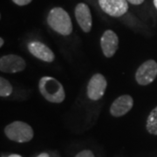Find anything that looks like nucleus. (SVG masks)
<instances>
[{
    "mask_svg": "<svg viewBox=\"0 0 157 157\" xmlns=\"http://www.w3.org/2000/svg\"><path fill=\"white\" fill-rule=\"evenodd\" d=\"M39 90L45 100L52 103L59 104L65 101L66 93L62 84L56 78L45 76L39 79Z\"/></svg>",
    "mask_w": 157,
    "mask_h": 157,
    "instance_id": "obj_1",
    "label": "nucleus"
},
{
    "mask_svg": "<svg viewBox=\"0 0 157 157\" xmlns=\"http://www.w3.org/2000/svg\"><path fill=\"white\" fill-rule=\"evenodd\" d=\"M47 23L53 31L63 36H68L73 32L71 17L60 7H55L51 10L47 17Z\"/></svg>",
    "mask_w": 157,
    "mask_h": 157,
    "instance_id": "obj_2",
    "label": "nucleus"
},
{
    "mask_svg": "<svg viewBox=\"0 0 157 157\" xmlns=\"http://www.w3.org/2000/svg\"><path fill=\"white\" fill-rule=\"evenodd\" d=\"M5 134L9 140L17 143H25L33 140L34 132L33 128L24 121H13L7 125Z\"/></svg>",
    "mask_w": 157,
    "mask_h": 157,
    "instance_id": "obj_3",
    "label": "nucleus"
},
{
    "mask_svg": "<svg viewBox=\"0 0 157 157\" xmlns=\"http://www.w3.org/2000/svg\"><path fill=\"white\" fill-rule=\"evenodd\" d=\"M157 77V63L154 59H148L141 64L135 73V80L140 86L152 83Z\"/></svg>",
    "mask_w": 157,
    "mask_h": 157,
    "instance_id": "obj_4",
    "label": "nucleus"
},
{
    "mask_svg": "<svg viewBox=\"0 0 157 157\" xmlns=\"http://www.w3.org/2000/svg\"><path fill=\"white\" fill-rule=\"evenodd\" d=\"M107 87L106 78L101 73H95L87 84L86 94L91 101H99L105 94Z\"/></svg>",
    "mask_w": 157,
    "mask_h": 157,
    "instance_id": "obj_5",
    "label": "nucleus"
},
{
    "mask_svg": "<svg viewBox=\"0 0 157 157\" xmlns=\"http://www.w3.org/2000/svg\"><path fill=\"white\" fill-rule=\"evenodd\" d=\"M26 67V63L22 57L15 54H8L0 59V71L2 73H16L22 72Z\"/></svg>",
    "mask_w": 157,
    "mask_h": 157,
    "instance_id": "obj_6",
    "label": "nucleus"
},
{
    "mask_svg": "<svg viewBox=\"0 0 157 157\" xmlns=\"http://www.w3.org/2000/svg\"><path fill=\"white\" fill-rule=\"evenodd\" d=\"M99 5L104 12L114 17L123 16L128 10L127 0H99Z\"/></svg>",
    "mask_w": 157,
    "mask_h": 157,
    "instance_id": "obj_7",
    "label": "nucleus"
},
{
    "mask_svg": "<svg viewBox=\"0 0 157 157\" xmlns=\"http://www.w3.org/2000/svg\"><path fill=\"white\" fill-rule=\"evenodd\" d=\"M101 50L107 58H112L119 47V38L112 30H107L101 38Z\"/></svg>",
    "mask_w": 157,
    "mask_h": 157,
    "instance_id": "obj_8",
    "label": "nucleus"
},
{
    "mask_svg": "<svg viewBox=\"0 0 157 157\" xmlns=\"http://www.w3.org/2000/svg\"><path fill=\"white\" fill-rule=\"evenodd\" d=\"M134 106V100L128 94L118 97L110 107V113L113 117H121L132 109Z\"/></svg>",
    "mask_w": 157,
    "mask_h": 157,
    "instance_id": "obj_9",
    "label": "nucleus"
},
{
    "mask_svg": "<svg viewBox=\"0 0 157 157\" xmlns=\"http://www.w3.org/2000/svg\"><path fill=\"white\" fill-rule=\"evenodd\" d=\"M75 17L79 27L84 33H89L92 29L93 18L89 7L84 3H79L75 7Z\"/></svg>",
    "mask_w": 157,
    "mask_h": 157,
    "instance_id": "obj_10",
    "label": "nucleus"
},
{
    "mask_svg": "<svg viewBox=\"0 0 157 157\" xmlns=\"http://www.w3.org/2000/svg\"><path fill=\"white\" fill-rule=\"evenodd\" d=\"M28 50L35 58L42 61L51 63L55 59L54 52L47 45L39 41H33L29 43Z\"/></svg>",
    "mask_w": 157,
    "mask_h": 157,
    "instance_id": "obj_11",
    "label": "nucleus"
},
{
    "mask_svg": "<svg viewBox=\"0 0 157 157\" xmlns=\"http://www.w3.org/2000/svg\"><path fill=\"white\" fill-rule=\"evenodd\" d=\"M146 128L149 134L157 135V107H155L147 116Z\"/></svg>",
    "mask_w": 157,
    "mask_h": 157,
    "instance_id": "obj_12",
    "label": "nucleus"
},
{
    "mask_svg": "<svg viewBox=\"0 0 157 157\" xmlns=\"http://www.w3.org/2000/svg\"><path fill=\"white\" fill-rule=\"evenodd\" d=\"M12 86L11 83L4 77L0 78V96L1 97H8L12 93Z\"/></svg>",
    "mask_w": 157,
    "mask_h": 157,
    "instance_id": "obj_13",
    "label": "nucleus"
},
{
    "mask_svg": "<svg viewBox=\"0 0 157 157\" xmlns=\"http://www.w3.org/2000/svg\"><path fill=\"white\" fill-rule=\"evenodd\" d=\"M74 157H95L94 153L89 150V149H85L82 151L78 152V154Z\"/></svg>",
    "mask_w": 157,
    "mask_h": 157,
    "instance_id": "obj_14",
    "label": "nucleus"
},
{
    "mask_svg": "<svg viewBox=\"0 0 157 157\" xmlns=\"http://www.w3.org/2000/svg\"><path fill=\"white\" fill-rule=\"evenodd\" d=\"M14 4H16L17 6H27L28 4H30L33 0H12Z\"/></svg>",
    "mask_w": 157,
    "mask_h": 157,
    "instance_id": "obj_15",
    "label": "nucleus"
},
{
    "mask_svg": "<svg viewBox=\"0 0 157 157\" xmlns=\"http://www.w3.org/2000/svg\"><path fill=\"white\" fill-rule=\"evenodd\" d=\"M127 1L132 5H135V6H139L144 2V0H127Z\"/></svg>",
    "mask_w": 157,
    "mask_h": 157,
    "instance_id": "obj_16",
    "label": "nucleus"
},
{
    "mask_svg": "<svg viewBox=\"0 0 157 157\" xmlns=\"http://www.w3.org/2000/svg\"><path fill=\"white\" fill-rule=\"evenodd\" d=\"M37 157H50V155H49V154H47V153L44 152V153H41V154L39 155Z\"/></svg>",
    "mask_w": 157,
    "mask_h": 157,
    "instance_id": "obj_17",
    "label": "nucleus"
},
{
    "mask_svg": "<svg viewBox=\"0 0 157 157\" xmlns=\"http://www.w3.org/2000/svg\"><path fill=\"white\" fill-rule=\"evenodd\" d=\"M8 157H22L20 155H17V154H12L11 155H9Z\"/></svg>",
    "mask_w": 157,
    "mask_h": 157,
    "instance_id": "obj_18",
    "label": "nucleus"
},
{
    "mask_svg": "<svg viewBox=\"0 0 157 157\" xmlns=\"http://www.w3.org/2000/svg\"><path fill=\"white\" fill-rule=\"evenodd\" d=\"M4 45V39L0 38V47H2Z\"/></svg>",
    "mask_w": 157,
    "mask_h": 157,
    "instance_id": "obj_19",
    "label": "nucleus"
},
{
    "mask_svg": "<svg viewBox=\"0 0 157 157\" xmlns=\"http://www.w3.org/2000/svg\"><path fill=\"white\" fill-rule=\"evenodd\" d=\"M154 5H155V8L157 9V0H154Z\"/></svg>",
    "mask_w": 157,
    "mask_h": 157,
    "instance_id": "obj_20",
    "label": "nucleus"
}]
</instances>
